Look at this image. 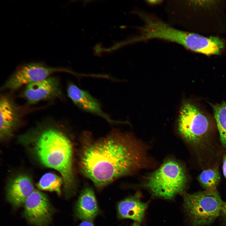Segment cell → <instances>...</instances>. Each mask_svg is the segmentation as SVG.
Listing matches in <instances>:
<instances>
[{
  "label": "cell",
  "instance_id": "cell-7",
  "mask_svg": "<svg viewBox=\"0 0 226 226\" xmlns=\"http://www.w3.org/2000/svg\"><path fill=\"white\" fill-rule=\"evenodd\" d=\"M21 96L28 105L62 98L63 95L59 79L51 76L43 80L25 86Z\"/></svg>",
  "mask_w": 226,
  "mask_h": 226
},
{
  "label": "cell",
  "instance_id": "cell-18",
  "mask_svg": "<svg viewBox=\"0 0 226 226\" xmlns=\"http://www.w3.org/2000/svg\"><path fill=\"white\" fill-rule=\"evenodd\" d=\"M221 214L226 222V202H224L222 209Z\"/></svg>",
  "mask_w": 226,
  "mask_h": 226
},
{
  "label": "cell",
  "instance_id": "cell-11",
  "mask_svg": "<svg viewBox=\"0 0 226 226\" xmlns=\"http://www.w3.org/2000/svg\"><path fill=\"white\" fill-rule=\"evenodd\" d=\"M35 190L31 179L26 175H19L8 182L7 198L13 207H17L24 204Z\"/></svg>",
  "mask_w": 226,
  "mask_h": 226
},
{
  "label": "cell",
  "instance_id": "cell-3",
  "mask_svg": "<svg viewBox=\"0 0 226 226\" xmlns=\"http://www.w3.org/2000/svg\"><path fill=\"white\" fill-rule=\"evenodd\" d=\"M186 182L181 166L175 161L169 160L150 174L146 184L154 196L171 199L184 191Z\"/></svg>",
  "mask_w": 226,
  "mask_h": 226
},
{
  "label": "cell",
  "instance_id": "cell-10",
  "mask_svg": "<svg viewBox=\"0 0 226 226\" xmlns=\"http://www.w3.org/2000/svg\"><path fill=\"white\" fill-rule=\"evenodd\" d=\"M68 97L74 104L82 110L103 118L112 123H120L111 119L104 112L99 101L87 91L80 89L75 84L69 83L67 88Z\"/></svg>",
  "mask_w": 226,
  "mask_h": 226
},
{
  "label": "cell",
  "instance_id": "cell-6",
  "mask_svg": "<svg viewBox=\"0 0 226 226\" xmlns=\"http://www.w3.org/2000/svg\"><path fill=\"white\" fill-rule=\"evenodd\" d=\"M66 71L61 68L49 67L40 62L25 64L17 68L1 89L15 90L43 80L55 73Z\"/></svg>",
  "mask_w": 226,
  "mask_h": 226
},
{
  "label": "cell",
  "instance_id": "cell-9",
  "mask_svg": "<svg viewBox=\"0 0 226 226\" xmlns=\"http://www.w3.org/2000/svg\"><path fill=\"white\" fill-rule=\"evenodd\" d=\"M0 136L2 139L13 135L21 121L19 108L7 96H1L0 100Z\"/></svg>",
  "mask_w": 226,
  "mask_h": 226
},
{
  "label": "cell",
  "instance_id": "cell-19",
  "mask_svg": "<svg viewBox=\"0 0 226 226\" xmlns=\"http://www.w3.org/2000/svg\"><path fill=\"white\" fill-rule=\"evenodd\" d=\"M162 0H147L146 1V3L150 5H157L160 4L162 2Z\"/></svg>",
  "mask_w": 226,
  "mask_h": 226
},
{
  "label": "cell",
  "instance_id": "cell-15",
  "mask_svg": "<svg viewBox=\"0 0 226 226\" xmlns=\"http://www.w3.org/2000/svg\"><path fill=\"white\" fill-rule=\"evenodd\" d=\"M63 183L62 178L51 173L44 174L37 183L38 188L42 190L56 192L61 194V187Z\"/></svg>",
  "mask_w": 226,
  "mask_h": 226
},
{
  "label": "cell",
  "instance_id": "cell-14",
  "mask_svg": "<svg viewBox=\"0 0 226 226\" xmlns=\"http://www.w3.org/2000/svg\"><path fill=\"white\" fill-rule=\"evenodd\" d=\"M221 143L226 149V101L211 105Z\"/></svg>",
  "mask_w": 226,
  "mask_h": 226
},
{
  "label": "cell",
  "instance_id": "cell-21",
  "mask_svg": "<svg viewBox=\"0 0 226 226\" xmlns=\"http://www.w3.org/2000/svg\"><path fill=\"white\" fill-rule=\"evenodd\" d=\"M132 226H141V225L139 223L136 222H134L132 225Z\"/></svg>",
  "mask_w": 226,
  "mask_h": 226
},
{
  "label": "cell",
  "instance_id": "cell-13",
  "mask_svg": "<svg viewBox=\"0 0 226 226\" xmlns=\"http://www.w3.org/2000/svg\"><path fill=\"white\" fill-rule=\"evenodd\" d=\"M148 203L141 201L136 195L119 202L117 210L121 219H129L140 223L144 218Z\"/></svg>",
  "mask_w": 226,
  "mask_h": 226
},
{
  "label": "cell",
  "instance_id": "cell-8",
  "mask_svg": "<svg viewBox=\"0 0 226 226\" xmlns=\"http://www.w3.org/2000/svg\"><path fill=\"white\" fill-rule=\"evenodd\" d=\"M24 205V214L30 223L35 226H46L50 222L52 209L44 194L35 189Z\"/></svg>",
  "mask_w": 226,
  "mask_h": 226
},
{
  "label": "cell",
  "instance_id": "cell-17",
  "mask_svg": "<svg viewBox=\"0 0 226 226\" xmlns=\"http://www.w3.org/2000/svg\"><path fill=\"white\" fill-rule=\"evenodd\" d=\"M222 169L223 175L226 179V155L223 157Z\"/></svg>",
  "mask_w": 226,
  "mask_h": 226
},
{
  "label": "cell",
  "instance_id": "cell-20",
  "mask_svg": "<svg viewBox=\"0 0 226 226\" xmlns=\"http://www.w3.org/2000/svg\"><path fill=\"white\" fill-rule=\"evenodd\" d=\"M79 226H94L92 221H83Z\"/></svg>",
  "mask_w": 226,
  "mask_h": 226
},
{
  "label": "cell",
  "instance_id": "cell-1",
  "mask_svg": "<svg viewBox=\"0 0 226 226\" xmlns=\"http://www.w3.org/2000/svg\"><path fill=\"white\" fill-rule=\"evenodd\" d=\"M144 151L128 134L117 130L96 140H84L79 165L83 175L101 189L143 166Z\"/></svg>",
  "mask_w": 226,
  "mask_h": 226
},
{
  "label": "cell",
  "instance_id": "cell-12",
  "mask_svg": "<svg viewBox=\"0 0 226 226\" xmlns=\"http://www.w3.org/2000/svg\"><path fill=\"white\" fill-rule=\"evenodd\" d=\"M99 212L94 191L89 187L85 188L81 191L76 204V216L83 221H92Z\"/></svg>",
  "mask_w": 226,
  "mask_h": 226
},
{
  "label": "cell",
  "instance_id": "cell-4",
  "mask_svg": "<svg viewBox=\"0 0 226 226\" xmlns=\"http://www.w3.org/2000/svg\"><path fill=\"white\" fill-rule=\"evenodd\" d=\"M223 203L217 190L185 193L183 196L184 209L194 226L212 223L221 214Z\"/></svg>",
  "mask_w": 226,
  "mask_h": 226
},
{
  "label": "cell",
  "instance_id": "cell-2",
  "mask_svg": "<svg viewBox=\"0 0 226 226\" xmlns=\"http://www.w3.org/2000/svg\"><path fill=\"white\" fill-rule=\"evenodd\" d=\"M63 128L58 122L48 118L21 138L40 163L61 174L65 195L68 198L75 193L76 183L73 147Z\"/></svg>",
  "mask_w": 226,
  "mask_h": 226
},
{
  "label": "cell",
  "instance_id": "cell-5",
  "mask_svg": "<svg viewBox=\"0 0 226 226\" xmlns=\"http://www.w3.org/2000/svg\"><path fill=\"white\" fill-rule=\"evenodd\" d=\"M178 123L181 136L193 144H198L202 142L210 126L207 116L194 104L190 101H186L182 105Z\"/></svg>",
  "mask_w": 226,
  "mask_h": 226
},
{
  "label": "cell",
  "instance_id": "cell-16",
  "mask_svg": "<svg viewBox=\"0 0 226 226\" xmlns=\"http://www.w3.org/2000/svg\"><path fill=\"white\" fill-rule=\"evenodd\" d=\"M220 173L217 169H209L202 171L198 177L199 182L205 190L216 191L220 180Z\"/></svg>",
  "mask_w": 226,
  "mask_h": 226
}]
</instances>
